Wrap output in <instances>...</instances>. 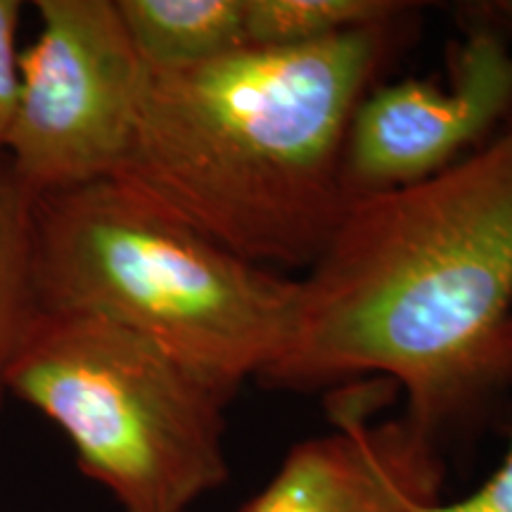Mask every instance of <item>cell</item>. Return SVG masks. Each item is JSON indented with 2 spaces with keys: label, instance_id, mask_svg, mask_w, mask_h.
Here are the masks:
<instances>
[{
  "label": "cell",
  "instance_id": "1",
  "mask_svg": "<svg viewBox=\"0 0 512 512\" xmlns=\"http://www.w3.org/2000/svg\"><path fill=\"white\" fill-rule=\"evenodd\" d=\"M510 366L512 124L425 181L347 204L264 380L389 377L434 439Z\"/></svg>",
  "mask_w": 512,
  "mask_h": 512
},
{
  "label": "cell",
  "instance_id": "2",
  "mask_svg": "<svg viewBox=\"0 0 512 512\" xmlns=\"http://www.w3.org/2000/svg\"><path fill=\"white\" fill-rule=\"evenodd\" d=\"M392 24L147 69L117 181L261 268H309L351 202V117Z\"/></svg>",
  "mask_w": 512,
  "mask_h": 512
},
{
  "label": "cell",
  "instance_id": "3",
  "mask_svg": "<svg viewBox=\"0 0 512 512\" xmlns=\"http://www.w3.org/2000/svg\"><path fill=\"white\" fill-rule=\"evenodd\" d=\"M38 311L100 316L233 399L290 342L299 280L230 254L117 178L38 197Z\"/></svg>",
  "mask_w": 512,
  "mask_h": 512
},
{
  "label": "cell",
  "instance_id": "4",
  "mask_svg": "<svg viewBox=\"0 0 512 512\" xmlns=\"http://www.w3.org/2000/svg\"><path fill=\"white\" fill-rule=\"evenodd\" d=\"M5 387L62 430L124 512H190L228 479V396L112 320L36 311Z\"/></svg>",
  "mask_w": 512,
  "mask_h": 512
},
{
  "label": "cell",
  "instance_id": "5",
  "mask_svg": "<svg viewBox=\"0 0 512 512\" xmlns=\"http://www.w3.org/2000/svg\"><path fill=\"white\" fill-rule=\"evenodd\" d=\"M36 41L19 60L5 164L29 195L114 178L136 128L145 64L114 0H36Z\"/></svg>",
  "mask_w": 512,
  "mask_h": 512
},
{
  "label": "cell",
  "instance_id": "6",
  "mask_svg": "<svg viewBox=\"0 0 512 512\" xmlns=\"http://www.w3.org/2000/svg\"><path fill=\"white\" fill-rule=\"evenodd\" d=\"M512 110V53L491 27L453 48L444 81L401 79L363 95L344 145L349 200L425 181L470 155Z\"/></svg>",
  "mask_w": 512,
  "mask_h": 512
},
{
  "label": "cell",
  "instance_id": "7",
  "mask_svg": "<svg viewBox=\"0 0 512 512\" xmlns=\"http://www.w3.org/2000/svg\"><path fill=\"white\" fill-rule=\"evenodd\" d=\"M335 430L287 453L240 512H425L439 501L444 465L411 420L370 422L368 396H344Z\"/></svg>",
  "mask_w": 512,
  "mask_h": 512
},
{
  "label": "cell",
  "instance_id": "8",
  "mask_svg": "<svg viewBox=\"0 0 512 512\" xmlns=\"http://www.w3.org/2000/svg\"><path fill=\"white\" fill-rule=\"evenodd\" d=\"M147 69L197 67L247 48L245 0H114Z\"/></svg>",
  "mask_w": 512,
  "mask_h": 512
},
{
  "label": "cell",
  "instance_id": "9",
  "mask_svg": "<svg viewBox=\"0 0 512 512\" xmlns=\"http://www.w3.org/2000/svg\"><path fill=\"white\" fill-rule=\"evenodd\" d=\"M34 211L29 195L0 159V411L8 399L5 375L19 339L36 316Z\"/></svg>",
  "mask_w": 512,
  "mask_h": 512
},
{
  "label": "cell",
  "instance_id": "10",
  "mask_svg": "<svg viewBox=\"0 0 512 512\" xmlns=\"http://www.w3.org/2000/svg\"><path fill=\"white\" fill-rule=\"evenodd\" d=\"M408 10L394 0H245L247 48H297L394 24Z\"/></svg>",
  "mask_w": 512,
  "mask_h": 512
},
{
  "label": "cell",
  "instance_id": "11",
  "mask_svg": "<svg viewBox=\"0 0 512 512\" xmlns=\"http://www.w3.org/2000/svg\"><path fill=\"white\" fill-rule=\"evenodd\" d=\"M24 8L27 5L22 0H0V159L5 157V143H8L19 98L22 50L17 46V34Z\"/></svg>",
  "mask_w": 512,
  "mask_h": 512
},
{
  "label": "cell",
  "instance_id": "12",
  "mask_svg": "<svg viewBox=\"0 0 512 512\" xmlns=\"http://www.w3.org/2000/svg\"><path fill=\"white\" fill-rule=\"evenodd\" d=\"M425 512H512V439L503 463L475 494L456 503H432Z\"/></svg>",
  "mask_w": 512,
  "mask_h": 512
},
{
  "label": "cell",
  "instance_id": "13",
  "mask_svg": "<svg viewBox=\"0 0 512 512\" xmlns=\"http://www.w3.org/2000/svg\"><path fill=\"white\" fill-rule=\"evenodd\" d=\"M508 8H510V15H512V3H510V5H508Z\"/></svg>",
  "mask_w": 512,
  "mask_h": 512
}]
</instances>
